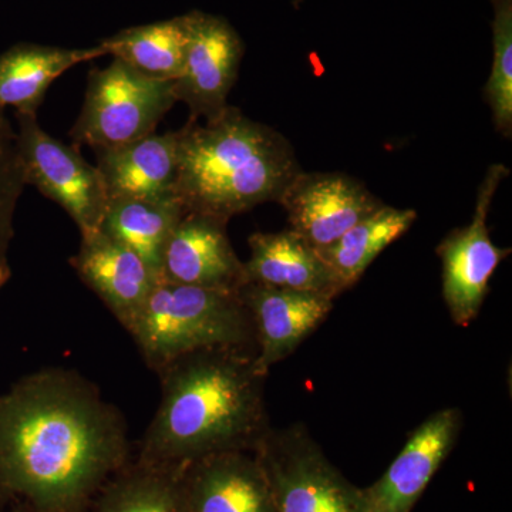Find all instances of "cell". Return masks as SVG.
<instances>
[{"mask_svg":"<svg viewBox=\"0 0 512 512\" xmlns=\"http://www.w3.org/2000/svg\"><path fill=\"white\" fill-rule=\"evenodd\" d=\"M131 456L119 407L67 367H43L0 393V508L86 512Z\"/></svg>","mask_w":512,"mask_h":512,"instance_id":"1","label":"cell"},{"mask_svg":"<svg viewBox=\"0 0 512 512\" xmlns=\"http://www.w3.org/2000/svg\"><path fill=\"white\" fill-rule=\"evenodd\" d=\"M161 397L140 441L138 460L184 466L227 451L255 453L271 431L266 375L256 353L194 350L158 372Z\"/></svg>","mask_w":512,"mask_h":512,"instance_id":"2","label":"cell"},{"mask_svg":"<svg viewBox=\"0 0 512 512\" xmlns=\"http://www.w3.org/2000/svg\"><path fill=\"white\" fill-rule=\"evenodd\" d=\"M301 171L291 143L237 107L178 130L177 195L185 211L229 221L256 205L279 202Z\"/></svg>","mask_w":512,"mask_h":512,"instance_id":"3","label":"cell"},{"mask_svg":"<svg viewBox=\"0 0 512 512\" xmlns=\"http://www.w3.org/2000/svg\"><path fill=\"white\" fill-rule=\"evenodd\" d=\"M127 332L154 372L194 350L256 353L254 323L238 292L160 281Z\"/></svg>","mask_w":512,"mask_h":512,"instance_id":"4","label":"cell"},{"mask_svg":"<svg viewBox=\"0 0 512 512\" xmlns=\"http://www.w3.org/2000/svg\"><path fill=\"white\" fill-rule=\"evenodd\" d=\"M175 103L174 82L154 79L113 57L104 69L90 70L70 137L93 151L124 146L153 134Z\"/></svg>","mask_w":512,"mask_h":512,"instance_id":"5","label":"cell"},{"mask_svg":"<svg viewBox=\"0 0 512 512\" xmlns=\"http://www.w3.org/2000/svg\"><path fill=\"white\" fill-rule=\"evenodd\" d=\"M276 512H360L362 488L330 463L302 423L266 434L255 451Z\"/></svg>","mask_w":512,"mask_h":512,"instance_id":"6","label":"cell"},{"mask_svg":"<svg viewBox=\"0 0 512 512\" xmlns=\"http://www.w3.org/2000/svg\"><path fill=\"white\" fill-rule=\"evenodd\" d=\"M20 156L26 181L67 212L80 234L99 229L106 211V188L97 167L76 146L50 136L37 114L16 113Z\"/></svg>","mask_w":512,"mask_h":512,"instance_id":"7","label":"cell"},{"mask_svg":"<svg viewBox=\"0 0 512 512\" xmlns=\"http://www.w3.org/2000/svg\"><path fill=\"white\" fill-rule=\"evenodd\" d=\"M508 175L503 164L491 165L478 190L473 220L464 228L454 229L437 247L443 264V298L450 318L458 326H468L477 318L491 276L511 254L491 241L487 218L491 202L501 181Z\"/></svg>","mask_w":512,"mask_h":512,"instance_id":"8","label":"cell"},{"mask_svg":"<svg viewBox=\"0 0 512 512\" xmlns=\"http://www.w3.org/2000/svg\"><path fill=\"white\" fill-rule=\"evenodd\" d=\"M188 43L183 72L174 80L177 101L187 104L191 120L211 121L227 109L238 79L244 43L227 20L208 13L185 15Z\"/></svg>","mask_w":512,"mask_h":512,"instance_id":"9","label":"cell"},{"mask_svg":"<svg viewBox=\"0 0 512 512\" xmlns=\"http://www.w3.org/2000/svg\"><path fill=\"white\" fill-rule=\"evenodd\" d=\"M463 413L437 410L410 433L393 463L375 484L362 488L360 512H412L456 446Z\"/></svg>","mask_w":512,"mask_h":512,"instance_id":"10","label":"cell"},{"mask_svg":"<svg viewBox=\"0 0 512 512\" xmlns=\"http://www.w3.org/2000/svg\"><path fill=\"white\" fill-rule=\"evenodd\" d=\"M292 231L322 249L382 207L365 185L340 173L301 171L282 194Z\"/></svg>","mask_w":512,"mask_h":512,"instance_id":"11","label":"cell"},{"mask_svg":"<svg viewBox=\"0 0 512 512\" xmlns=\"http://www.w3.org/2000/svg\"><path fill=\"white\" fill-rule=\"evenodd\" d=\"M228 221L185 211L163 256L161 281L239 292L247 284L244 261L227 234Z\"/></svg>","mask_w":512,"mask_h":512,"instance_id":"12","label":"cell"},{"mask_svg":"<svg viewBox=\"0 0 512 512\" xmlns=\"http://www.w3.org/2000/svg\"><path fill=\"white\" fill-rule=\"evenodd\" d=\"M238 293L254 323L256 363L266 375L328 319L335 301L323 293L251 282Z\"/></svg>","mask_w":512,"mask_h":512,"instance_id":"13","label":"cell"},{"mask_svg":"<svg viewBox=\"0 0 512 512\" xmlns=\"http://www.w3.org/2000/svg\"><path fill=\"white\" fill-rule=\"evenodd\" d=\"M80 235L79 251L70 265L120 325L130 329L160 278L136 252L100 228Z\"/></svg>","mask_w":512,"mask_h":512,"instance_id":"14","label":"cell"},{"mask_svg":"<svg viewBox=\"0 0 512 512\" xmlns=\"http://www.w3.org/2000/svg\"><path fill=\"white\" fill-rule=\"evenodd\" d=\"M187 512H276L274 494L255 453L227 451L185 464Z\"/></svg>","mask_w":512,"mask_h":512,"instance_id":"15","label":"cell"},{"mask_svg":"<svg viewBox=\"0 0 512 512\" xmlns=\"http://www.w3.org/2000/svg\"><path fill=\"white\" fill-rule=\"evenodd\" d=\"M94 153L109 200L177 195L178 131L153 133L133 143Z\"/></svg>","mask_w":512,"mask_h":512,"instance_id":"16","label":"cell"},{"mask_svg":"<svg viewBox=\"0 0 512 512\" xmlns=\"http://www.w3.org/2000/svg\"><path fill=\"white\" fill-rule=\"evenodd\" d=\"M248 244L251 256L244 262L247 284L318 292L333 299L342 295L319 252L291 228L256 232Z\"/></svg>","mask_w":512,"mask_h":512,"instance_id":"17","label":"cell"},{"mask_svg":"<svg viewBox=\"0 0 512 512\" xmlns=\"http://www.w3.org/2000/svg\"><path fill=\"white\" fill-rule=\"evenodd\" d=\"M107 56L100 45L84 49L20 43L0 55V110L37 114L47 90L77 64Z\"/></svg>","mask_w":512,"mask_h":512,"instance_id":"18","label":"cell"},{"mask_svg":"<svg viewBox=\"0 0 512 512\" xmlns=\"http://www.w3.org/2000/svg\"><path fill=\"white\" fill-rule=\"evenodd\" d=\"M185 214L178 195L167 198H111L100 229L136 252L160 278L165 247Z\"/></svg>","mask_w":512,"mask_h":512,"instance_id":"19","label":"cell"},{"mask_svg":"<svg viewBox=\"0 0 512 512\" xmlns=\"http://www.w3.org/2000/svg\"><path fill=\"white\" fill-rule=\"evenodd\" d=\"M184 466L133 458L104 484L86 512H187Z\"/></svg>","mask_w":512,"mask_h":512,"instance_id":"20","label":"cell"},{"mask_svg":"<svg viewBox=\"0 0 512 512\" xmlns=\"http://www.w3.org/2000/svg\"><path fill=\"white\" fill-rule=\"evenodd\" d=\"M417 212L382 205L379 210L349 229L329 247L316 249L328 266L340 293L360 281L366 269L384 249L406 234Z\"/></svg>","mask_w":512,"mask_h":512,"instance_id":"21","label":"cell"},{"mask_svg":"<svg viewBox=\"0 0 512 512\" xmlns=\"http://www.w3.org/2000/svg\"><path fill=\"white\" fill-rule=\"evenodd\" d=\"M188 26L184 16L124 29L100 45L107 55L154 79L174 82L183 72Z\"/></svg>","mask_w":512,"mask_h":512,"instance_id":"22","label":"cell"},{"mask_svg":"<svg viewBox=\"0 0 512 512\" xmlns=\"http://www.w3.org/2000/svg\"><path fill=\"white\" fill-rule=\"evenodd\" d=\"M26 185L18 131L5 110H0V291L12 278L10 248L15 238V214Z\"/></svg>","mask_w":512,"mask_h":512,"instance_id":"23","label":"cell"},{"mask_svg":"<svg viewBox=\"0 0 512 512\" xmlns=\"http://www.w3.org/2000/svg\"><path fill=\"white\" fill-rule=\"evenodd\" d=\"M493 69L484 96L493 113L494 126L512 136V0H494Z\"/></svg>","mask_w":512,"mask_h":512,"instance_id":"24","label":"cell"},{"mask_svg":"<svg viewBox=\"0 0 512 512\" xmlns=\"http://www.w3.org/2000/svg\"><path fill=\"white\" fill-rule=\"evenodd\" d=\"M9 512H28V511L22 510V508H10Z\"/></svg>","mask_w":512,"mask_h":512,"instance_id":"25","label":"cell"}]
</instances>
